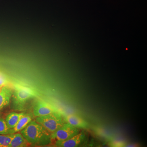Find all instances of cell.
I'll use <instances>...</instances> for the list:
<instances>
[{"label":"cell","mask_w":147,"mask_h":147,"mask_svg":"<svg viewBox=\"0 0 147 147\" xmlns=\"http://www.w3.org/2000/svg\"><path fill=\"white\" fill-rule=\"evenodd\" d=\"M12 102L13 110L23 111L28 100L37 96V92L33 89L22 84H15L13 85Z\"/></svg>","instance_id":"7a4b0ae2"},{"label":"cell","mask_w":147,"mask_h":147,"mask_svg":"<svg viewBox=\"0 0 147 147\" xmlns=\"http://www.w3.org/2000/svg\"><path fill=\"white\" fill-rule=\"evenodd\" d=\"M10 129L6 123L5 120L0 118V134L6 135L9 134Z\"/></svg>","instance_id":"4fadbf2b"},{"label":"cell","mask_w":147,"mask_h":147,"mask_svg":"<svg viewBox=\"0 0 147 147\" xmlns=\"http://www.w3.org/2000/svg\"><path fill=\"white\" fill-rule=\"evenodd\" d=\"M32 120V117L30 115L25 114L18 121V123L15 127L13 129H10L9 134H13V133L21 131L22 129L25 128Z\"/></svg>","instance_id":"30bf717a"},{"label":"cell","mask_w":147,"mask_h":147,"mask_svg":"<svg viewBox=\"0 0 147 147\" xmlns=\"http://www.w3.org/2000/svg\"><path fill=\"white\" fill-rule=\"evenodd\" d=\"M13 137V134H0V147H8Z\"/></svg>","instance_id":"7c38bea8"},{"label":"cell","mask_w":147,"mask_h":147,"mask_svg":"<svg viewBox=\"0 0 147 147\" xmlns=\"http://www.w3.org/2000/svg\"><path fill=\"white\" fill-rule=\"evenodd\" d=\"M35 121L45 127L51 134L61 127L64 123L59 112L36 117Z\"/></svg>","instance_id":"3957f363"},{"label":"cell","mask_w":147,"mask_h":147,"mask_svg":"<svg viewBox=\"0 0 147 147\" xmlns=\"http://www.w3.org/2000/svg\"><path fill=\"white\" fill-rule=\"evenodd\" d=\"M9 81L3 74L0 72V87L9 85Z\"/></svg>","instance_id":"5bb4252c"},{"label":"cell","mask_w":147,"mask_h":147,"mask_svg":"<svg viewBox=\"0 0 147 147\" xmlns=\"http://www.w3.org/2000/svg\"><path fill=\"white\" fill-rule=\"evenodd\" d=\"M31 145L21 133H13V137L8 147H26Z\"/></svg>","instance_id":"9c48e42d"},{"label":"cell","mask_w":147,"mask_h":147,"mask_svg":"<svg viewBox=\"0 0 147 147\" xmlns=\"http://www.w3.org/2000/svg\"><path fill=\"white\" fill-rule=\"evenodd\" d=\"M25 114L24 113H17L12 112L7 115L5 121L8 128L11 129L14 128L18 121Z\"/></svg>","instance_id":"8fae6325"},{"label":"cell","mask_w":147,"mask_h":147,"mask_svg":"<svg viewBox=\"0 0 147 147\" xmlns=\"http://www.w3.org/2000/svg\"><path fill=\"white\" fill-rule=\"evenodd\" d=\"M13 90L9 85L0 87V111L9 104Z\"/></svg>","instance_id":"52a82bcc"},{"label":"cell","mask_w":147,"mask_h":147,"mask_svg":"<svg viewBox=\"0 0 147 147\" xmlns=\"http://www.w3.org/2000/svg\"><path fill=\"white\" fill-rule=\"evenodd\" d=\"M86 139V134L84 131L79 132L70 139L64 141L55 142L54 144L56 147H78L84 143Z\"/></svg>","instance_id":"5b68a950"},{"label":"cell","mask_w":147,"mask_h":147,"mask_svg":"<svg viewBox=\"0 0 147 147\" xmlns=\"http://www.w3.org/2000/svg\"><path fill=\"white\" fill-rule=\"evenodd\" d=\"M56 112H59L57 108L43 100L38 101L34 108V115L36 117L46 115Z\"/></svg>","instance_id":"8992f818"},{"label":"cell","mask_w":147,"mask_h":147,"mask_svg":"<svg viewBox=\"0 0 147 147\" xmlns=\"http://www.w3.org/2000/svg\"><path fill=\"white\" fill-rule=\"evenodd\" d=\"M20 133L31 146H47L51 144V133L36 121H31Z\"/></svg>","instance_id":"6da1fadb"},{"label":"cell","mask_w":147,"mask_h":147,"mask_svg":"<svg viewBox=\"0 0 147 147\" xmlns=\"http://www.w3.org/2000/svg\"><path fill=\"white\" fill-rule=\"evenodd\" d=\"M80 132L79 128L68 123H64L59 128L51 134V143L70 139Z\"/></svg>","instance_id":"277c9868"},{"label":"cell","mask_w":147,"mask_h":147,"mask_svg":"<svg viewBox=\"0 0 147 147\" xmlns=\"http://www.w3.org/2000/svg\"><path fill=\"white\" fill-rule=\"evenodd\" d=\"M65 120L67 123L77 128H87L89 126L88 124L86 121L74 115L65 116Z\"/></svg>","instance_id":"ba28073f"}]
</instances>
